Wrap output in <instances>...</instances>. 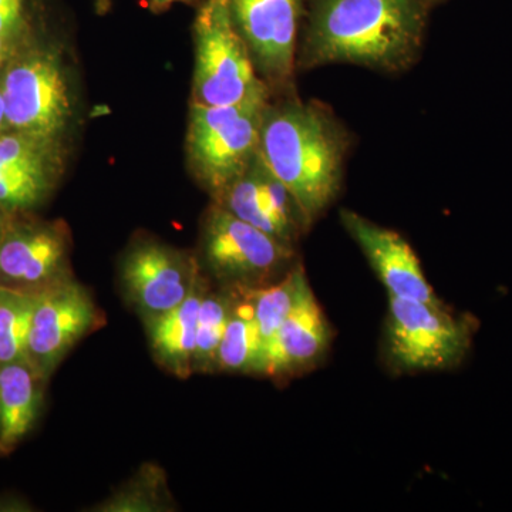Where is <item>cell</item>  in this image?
<instances>
[{
	"label": "cell",
	"instance_id": "cell-1",
	"mask_svg": "<svg viewBox=\"0 0 512 512\" xmlns=\"http://www.w3.org/2000/svg\"><path fill=\"white\" fill-rule=\"evenodd\" d=\"M426 16L423 0H312L299 62L397 72L419 53Z\"/></svg>",
	"mask_w": 512,
	"mask_h": 512
},
{
	"label": "cell",
	"instance_id": "cell-2",
	"mask_svg": "<svg viewBox=\"0 0 512 512\" xmlns=\"http://www.w3.org/2000/svg\"><path fill=\"white\" fill-rule=\"evenodd\" d=\"M348 148V134L320 104H266L259 157L291 192L308 227L335 201Z\"/></svg>",
	"mask_w": 512,
	"mask_h": 512
},
{
	"label": "cell",
	"instance_id": "cell-3",
	"mask_svg": "<svg viewBox=\"0 0 512 512\" xmlns=\"http://www.w3.org/2000/svg\"><path fill=\"white\" fill-rule=\"evenodd\" d=\"M194 76L191 103L235 106L269 100L271 89L256 72L254 60L239 35L228 0H205L192 25Z\"/></svg>",
	"mask_w": 512,
	"mask_h": 512
},
{
	"label": "cell",
	"instance_id": "cell-4",
	"mask_svg": "<svg viewBox=\"0 0 512 512\" xmlns=\"http://www.w3.org/2000/svg\"><path fill=\"white\" fill-rule=\"evenodd\" d=\"M268 103L269 100L235 106L191 103L185 140L188 165L212 200H217L254 161Z\"/></svg>",
	"mask_w": 512,
	"mask_h": 512
},
{
	"label": "cell",
	"instance_id": "cell-5",
	"mask_svg": "<svg viewBox=\"0 0 512 512\" xmlns=\"http://www.w3.org/2000/svg\"><path fill=\"white\" fill-rule=\"evenodd\" d=\"M0 93L6 127L43 140H62L74 106L59 55L36 50L20 56L6 70Z\"/></svg>",
	"mask_w": 512,
	"mask_h": 512
},
{
	"label": "cell",
	"instance_id": "cell-6",
	"mask_svg": "<svg viewBox=\"0 0 512 512\" xmlns=\"http://www.w3.org/2000/svg\"><path fill=\"white\" fill-rule=\"evenodd\" d=\"M292 245L235 217L214 202L202 221L201 258L227 288L271 284L292 261Z\"/></svg>",
	"mask_w": 512,
	"mask_h": 512
},
{
	"label": "cell",
	"instance_id": "cell-7",
	"mask_svg": "<svg viewBox=\"0 0 512 512\" xmlns=\"http://www.w3.org/2000/svg\"><path fill=\"white\" fill-rule=\"evenodd\" d=\"M474 323L457 318L446 306L390 296L387 350L397 369L446 370L463 362Z\"/></svg>",
	"mask_w": 512,
	"mask_h": 512
},
{
	"label": "cell",
	"instance_id": "cell-8",
	"mask_svg": "<svg viewBox=\"0 0 512 512\" xmlns=\"http://www.w3.org/2000/svg\"><path fill=\"white\" fill-rule=\"evenodd\" d=\"M201 268L190 252L156 239H137L121 261L124 296L146 322L180 305L200 279Z\"/></svg>",
	"mask_w": 512,
	"mask_h": 512
},
{
	"label": "cell",
	"instance_id": "cell-9",
	"mask_svg": "<svg viewBox=\"0 0 512 512\" xmlns=\"http://www.w3.org/2000/svg\"><path fill=\"white\" fill-rule=\"evenodd\" d=\"M101 316L92 293L74 278L36 295L29 333V365L47 382L70 350L103 326Z\"/></svg>",
	"mask_w": 512,
	"mask_h": 512
},
{
	"label": "cell",
	"instance_id": "cell-10",
	"mask_svg": "<svg viewBox=\"0 0 512 512\" xmlns=\"http://www.w3.org/2000/svg\"><path fill=\"white\" fill-rule=\"evenodd\" d=\"M232 22L269 89L292 82L303 0H228Z\"/></svg>",
	"mask_w": 512,
	"mask_h": 512
},
{
	"label": "cell",
	"instance_id": "cell-11",
	"mask_svg": "<svg viewBox=\"0 0 512 512\" xmlns=\"http://www.w3.org/2000/svg\"><path fill=\"white\" fill-rule=\"evenodd\" d=\"M70 232L63 222L3 225L0 234V286L39 295L70 272Z\"/></svg>",
	"mask_w": 512,
	"mask_h": 512
},
{
	"label": "cell",
	"instance_id": "cell-12",
	"mask_svg": "<svg viewBox=\"0 0 512 512\" xmlns=\"http://www.w3.org/2000/svg\"><path fill=\"white\" fill-rule=\"evenodd\" d=\"M214 202L292 247L309 228L291 192L266 167L259 153Z\"/></svg>",
	"mask_w": 512,
	"mask_h": 512
},
{
	"label": "cell",
	"instance_id": "cell-13",
	"mask_svg": "<svg viewBox=\"0 0 512 512\" xmlns=\"http://www.w3.org/2000/svg\"><path fill=\"white\" fill-rule=\"evenodd\" d=\"M346 232L355 239L390 296L441 305L427 282L409 242L392 229L380 227L355 211L340 212Z\"/></svg>",
	"mask_w": 512,
	"mask_h": 512
},
{
	"label": "cell",
	"instance_id": "cell-14",
	"mask_svg": "<svg viewBox=\"0 0 512 512\" xmlns=\"http://www.w3.org/2000/svg\"><path fill=\"white\" fill-rule=\"evenodd\" d=\"M330 330L309 288L276 330L265 357V375L281 377L315 365L328 349Z\"/></svg>",
	"mask_w": 512,
	"mask_h": 512
},
{
	"label": "cell",
	"instance_id": "cell-15",
	"mask_svg": "<svg viewBox=\"0 0 512 512\" xmlns=\"http://www.w3.org/2000/svg\"><path fill=\"white\" fill-rule=\"evenodd\" d=\"M207 288L201 275L180 305L144 322L154 359L178 379H188L194 373L198 311Z\"/></svg>",
	"mask_w": 512,
	"mask_h": 512
},
{
	"label": "cell",
	"instance_id": "cell-16",
	"mask_svg": "<svg viewBox=\"0 0 512 512\" xmlns=\"http://www.w3.org/2000/svg\"><path fill=\"white\" fill-rule=\"evenodd\" d=\"M45 382L28 362L0 365V454H9L35 427Z\"/></svg>",
	"mask_w": 512,
	"mask_h": 512
},
{
	"label": "cell",
	"instance_id": "cell-17",
	"mask_svg": "<svg viewBox=\"0 0 512 512\" xmlns=\"http://www.w3.org/2000/svg\"><path fill=\"white\" fill-rule=\"evenodd\" d=\"M232 289L234 306L218 350L217 370L264 375L265 345L256 326L247 288Z\"/></svg>",
	"mask_w": 512,
	"mask_h": 512
},
{
	"label": "cell",
	"instance_id": "cell-18",
	"mask_svg": "<svg viewBox=\"0 0 512 512\" xmlns=\"http://www.w3.org/2000/svg\"><path fill=\"white\" fill-rule=\"evenodd\" d=\"M309 288L311 286L301 265L293 266L281 279L271 284L247 288L252 309H254L256 326L265 345V357L266 349L274 338L276 330L291 315Z\"/></svg>",
	"mask_w": 512,
	"mask_h": 512
},
{
	"label": "cell",
	"instance_id": "cell-19",
	"mask_svg": "<svg viewBox=\"0 0 512 512\" xmlns=\"http://www.w3.org/2000/svg\"><path fill=\"white\" fill-rule=\"evenodd\" d=\"M234 299V289L227 286L218 292L207 288L202 296L197 320L194 372L208 373L217 370L218 350L227 329Z\"/></svg>",
	"mask_w": 512,
	"mask_h": 512
},
{
	"label": "cell",
	"instance_id": "cell-20",
	"mask_svg": "<svg viewBox=\"0 0 512 512\" xmlns=\"http://www.w3.org/2000/svg\"><path fill=\"white\" fill-rule=\"evenodd\" d=\"M36 295L0 286V365L28 362V343Z\"/></svg>",
	"mask_w": 512,
	"mask_h": 512
},
{
	"label": "cell",
	"instance_id": "cell-21",
	"mask_svg": "<svg viewBox=\"0 0 512 512\" xmlns=\"http://www.w3.org/2000/svg\"><path fill=\"white\" fill-rule=\"evenodd\" d=\"M55 178L0 163V207L5 211H26L45 200Z\"/></svg>",
	"mask_w": 512,
	"mask_h": 512
},
{
	"label": "cell",
	"instance_id": "cell-22",
	"mask_svg": "<svg viewBox=\"0 0 512 512\" xmlns=\"http://www.w3.org/2000/svg\"><path fill=\"white\" fill-rule=\"evenodd\" d=\"M23 15V0H0V37L13 39Z\"/></svg>",
	"mask_w": 512,
	"mask_h": 512
},
{
	"label": "cell",
	"instance_id": "cell-23",
	"mask_svg": "<svg viewBox=\"0 0 512 512\" xmlns=\"http://www.w3.org/2000/svg\"><path fill=\"white\" fill-rule=\"evenodd\" d=\"M150 5L153 6L156 10H164L170 8L174 3H187L192 2V0H148Z\"/></svg>",
	"mask_w": 512,
	"mask_h": 512
},
{
	"label": "cell",
	"instance_id": "cell-24",
	"mask_svg": "<svg viewBox=\"0 0 512 512\" xmlns=\"http://www.w3.org/2000/svg\"><path fill=\"white\" fill-rule=\"evenodd\" d=\"M5 127H6L5 113H3L2 93H0V134L3 133V128H5Z\"/></svg>",
	"mask_w": 512,
	"mask_h": 512
},
{
	"label": "cell",
	"instance_id": "cell-25",
	"mask_svg": "<svg viewBox=\"0 0 512 512\" xmlns=\"http://www.w3.org/2000/svg\"><path fill=\"white\" fill-rule=\"evenodd\" d=\"M3 208L0 207V234H2L3 225H5V220H3Z\"/></svg>",
	"mask_w": 512,
	"mask_h": 512
}]
</instances>
